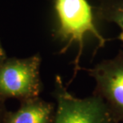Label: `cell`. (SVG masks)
Listing matches in <instances>:
<instances>
[{"mask_svg":"<svg viewBox=\"0 0 123 123\" xmlns=\"http://www.w3.org/2000/svg\"><path fill=\"white\" fill-rule=\"evenodd\" d=\"M5 59H6V55H5V52L2 47L1 43H0V64H1Z\"/></svg>","mask_w":123,"mask_h":123,"instance_id":"8","label":"cell"},{"mask_svg":"<svg viewBox=\"0 0 123 123\" xmlns=\"http://www.w3.org/2000/svg\"><path fill=\"white\" fill-rule=\"evenodd\" d=\"M95 12L98 19L119 28L118 39L123 43V0H98Z\"/></svg>","mask_w":123,"mask_h":123,"instance_id":"6","label":"cell"},{"mask_svg":"<svg viewBox=\"0 0 123 123\" xmlns=\"http://www.w3.org/2000/svg\"><path fill=\"white\" fill-rule=\"evenodd\" d=\"M57 109L54 123H117L104 102L93 93L79 98L67 90L59 76L55 78Z\"/></svg>","mask_w":123,"mask_h":123,"instance_id":"3","label":"cell"},{"mask_svg":"<svg viewBox=\"0 0 123 123\" xmlns=\"http://www.w3.org/2000/svg\"><path fill=\"white\" fill-rule=\"evenodd\" d=\"M41 57L5 59L0 64V98L23 101L38 98L41 92Z\"/></svg>","mask_w":123,"mask_h":123,"instance_id":"2","label":"cell"},{"mask_svg":"<svg viewBox=\"0 0 123 123\" xmlns=\"http://www.w3.org/2000/svg\"><path fill=\"white\" fill-rule=\"evenodd\" d=\"M87 72L95 82L94 94L102 99L117 123H123V52L102 60Z\"/></svg>","mask_w":123,"mask_h":123,"instance_id":"4","label":"cell"},{"mask_svg":"<svg viewBox=\"0 0 123 123\" xmlns=\"http://www.w3.org/2000/svg\"><path fill=\"white\" fill-rule=\"evenodd\" d=\"M55 105L38 98L23 101L15 112L6 113L4 123H54Z\"/></svg>","mask_w":123,"mask_h":123,"instance_id":"5","label":"cell"},{"mask_svg":"<svg viewBox=\"0 0 123 123\" xmlns=\"http://www.w3.org/2000/svg\"><path fill=\"white\" fill-rule=\"evenodd\" d=\"M52 2L58 21V35L64 43L62 52H66L72 45L78 48L74 62V78L80 70L86 38L88 35L93 37L99 48L105 46L106 39L97 27L95 8L88 0H52Z\"/></svg>","mask_w":123,"mask_h":123,"instance_id":"1","label":"cell"},{"mask_svg":"<svg viewBox=\"0 0 123 123\" xmlns=\"http://www.w3.org/2000/svg\"><path fill=\"white\" fill-rule=\"evenodd\" d=\"M6 114V113L4 110L3 104H2V99L0 98V123H4Z\"/></svg>","mask_w":123,"mask_h":123,"instance_id":"7","label":"cell"}]
</instances>
